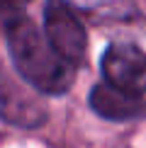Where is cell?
<instances>
[{
  "mask_svg": "<svg viewBox=\"0 0 146 148\" xmlns=\"http://www.w3.org/2000/svg\"><path fill=\"white\" fill-rule=\"evenodd\" d=\"M8 44H10V56L15 63L17 73L27 80L32 88L46 95H61L68 90L73 68L63 63L46 36L29 22L27 17L17 20L8 27Z\"/></svg>",
  "mask_w": 146,
  "mask_h": 148,
  "instance_id": "1",
  "label": "cell"
},
{
  "mask_svg": "<svg viewBox=\"0 0 146 148\" xmlns=\"http://www.w3.org/2000/svg\"><path fill=\"white\" fill-rule=\"evenodd\" d=\"M44 36L56 56L76 68L85 56V29L66 0H49L44 8Z\"/></svg>",
  "mask_w": 146,
  "mask_h": 148,
  "instance_id": "2",
  "label": "cell"
},
{
  "mask_svg": "<svg viewBox=\"0 0 146 148\" xmlns=\"http://www.w3.org/2000/svg\"><path fill=\"white\" fill-rule=\"evenodd\" d=\"M105 83L127 92H139L146 83V53L132 44H114L102 56Z\"/></svg>",
  "mask_w": 146,
  "mask_h": 148,
  "instance_id": "3",
  "label": "cell"
},
{
  "mask_svg": "<svg viewBox=\"0 0 146 148\" xmlns=\"http://www.w3.org/2000/svg\"><path fill=\"white\" fill-rule=\"evenodd\" d=\"M90 107L95 109V114L105 116V119L124 121V119H132V116L141 114L144 102H141L139 92H127V90H119L110 83H100L90 92Z\"/></svg>",
  "mask_w": 146,
  "mask_h": 148,
  "instance_id": "4",
  "label": "cell"
},
{
  "mask_svg": "<svg viewBox=\"0 0 146 148\" xmlns=\"http://www.w3.org/2000/svg\"><path fill=\"white\" fill-rule=\"evenodd\" d=\"M29 0H0V27H10L24 17V8Z\"/></svg>",
  "mask_w": 146,
  "mask_h": 148,
  "instance_id": "5",
  "label": "cell"
}]
</instances>
